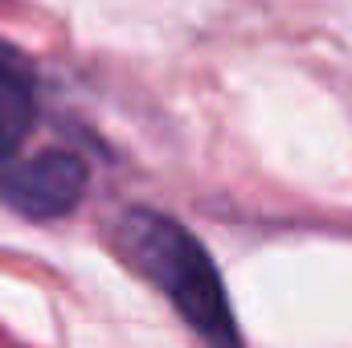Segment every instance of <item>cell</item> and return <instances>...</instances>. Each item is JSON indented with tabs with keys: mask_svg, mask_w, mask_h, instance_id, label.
Here are the masks:
<instances>
[{
	"mask_svg": "<svg viewBox=\"0 0 352 348\" xmlns=\"http://www.w3.org/2000/svg\"><path fill=\"white\" fill-rule=\"evenodd\" d=\"M115 250L173 303L176 316L209 348H246L209 250L176 217L156 209H127L115 221Z\"/></svg>",
	"mask_w": 352,
	"mask_h": 348,
	"instance_id": "6da1fadb",
	"label": "cell"
},
{
	"mask_svg": "<svg viewBox=\"0 0 352 348\" xmlns=\"http://www.w3.org/2000/svg\"><path fill=\"white\" fill-rule=\"evenodd\" d=\"M87 160L74 152H37L0 164V201L29 221L66 217L87 193Z\"/></svg>",
	"mask_w": 352,
	"mask_h": 348,
	"instance_id": "7a4b0ae2",
	"label": "cell"
},
{
	"mask_svg": "<svg viewBox=\"0 0 352 348\" xmlns=\"http://www.w3.org/2000/svg\"><path fill=\"white\" fill-rule=\"evenodd\" d=\"M33 123H37L33 74L12 50H0V164L16 160V152L29 140Z\"/></svg>",
	"mask_w": 352,
	"mask_h": 348,
	"instance_id": "3957f363",
	"label": "cell"
}]
</instances>
